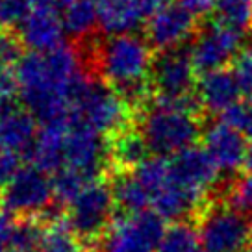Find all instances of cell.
<instances>
[{
	"label": "cell",
	"mask_w": 252,
	"mask_h": 252,
	"mask_svg": "<svg viewBox=\"0 0 252 252\" xmlns=\"http://www.w3.org/2000/svg\"><path fill=\"white\" fill-rule=\"evenodd\" d=\"M19 100L39 125L69 119L71 98L87 78L76 48L60 45L47 52H33L17 63Z\"/></svg>",
	"instance_id": "6da1fadb"
},
{
	"label": "cell",
	"mask_w": 252,
	"mask_h": 252,
	"mask_svg": "<svg viewBox=\"0 0 252 252\" xmlns=\"http://www.w3.org/2000/svg\"><path fill=\"white\" fill-rule=\"evenodd\" d=\"M152 47L134 33L108 35L104 45H96L93 62L100 78L110 84L135 111L141 113L154 98L149 72Z\"/></svg>",
	"instance_id": "7a4b0ae2"
},
{
	"label": "cell",
	"mask_w": 252,
	"mask_h": 252,
	"mask_svg": "<svg viewBox=\"0 0 252 252\" xmlns=\"http://www.w3.org/2000/svg\"><path fill=\"white\" fill-rule=\"evenodd\" d=\"M135 110L110 84L87 76L74 91L69 119L94 130L104 137H113L132 128Z\"/></svg>",
	"instance_id": "3957f363"
},
{
	"label": "cell",
	"mask_w": 252,
	"mask_h": 252,
	"mask_svg": "<svg viewBox=\"0 0 252 252\" xmlns=\"http://www.w3.org/2000/svg\"><path fill=\"white\" fill-rule=\"evenodd\" d=\"M139 130L149 143L150 152L167 158L193 147L202 134L198 115L159 104L154 98L141 111Z\"/></svg>",
	"instance_id": "277c9868"
},
{
	"label": "cell",
	"mask_w": 252,
	"mask_h": 252,
	"mask_svg": "<svg viewBox=\"0 0 252 252\" xmlns=\"http://www.w3.org/2000/svg\"><path fill=\"white\" fill-rule=\"evenodd\" d=\"M65 219L89 252L100 249L106 232L117 215V206L108 180L96 178L69 202Z\"/></svg>",
	"instance_id": "5b68a950"
},
{
	"label": "cell",
	"mask_w": 252,
	"mask_h": 252,
	"mask_svg": "<svg viewBox=\"0 0 252 252\" xmlns=\"http://www.w3.org/2000/svg\"><path fill=\"white\" fill-rule=\"evenodd\" d=\"M165 219L154 210L117 213L100 243V252H158L165 234Z\"/></svg>",
	"instance_id": "8992f818"
},
{
	"label": "cell",
	"mask_w": 252,
	"mask_h": 252,
	"mask_svg": "<svg viewBox=\"0 0 252 252\" xmlns=\"http://www.w3.org/2000/svg\"><path fill=\"white\" fill-rule=\"evenodd\" d=\"M197 219L206 252H239L251 243L252 224L249 217L219 200H212Z\"/></svg>",
	"instance_id": "52a82bcc"
},
{
	"label": "cell",
	"mask_w": 252,
	"mask_h": 252,
	"mask_svg": "<svg viewBox=\"0 0 252 252\" xmlns=\"http://www.w3.org/2000/svg\"><path fill=\"white\" fill-rule=\"evenodd\" d=\"M54 186L39 167H23L15 178L2 189L0 206L19 217H43L54 202Z\"/></svg>",
	"instance_id": "ba28073f"
},
{
	"label": "cell",
	"mask_w": 252,
	"mask_h": 252,
	"mask_svg": "<svg viewBox=\"0 0 252 252\" xmlns=\"http://www.w3.org/2000/svg\"><path fill=\"white\" fill-rule=\"evenodd\" d=\"M195 72L197 71L191 62V52L184 45L167 48V50H158L152 58L149 72L154 96L178 98L197 91Z\"/></svg>",
	"instance_id": "9c48e42d"
},
{
	"label": "cell",
	"mask_w": 252,
	"mask_h": 252,
	"mask_svg": "<svg viewBox=\"0 0 252 252\" xmlns=\"http://www.w3.org/2000/svg\"><path fill=\"white\" fill-rule=\"evenodd\" d=\"M241 48L243 30L213 21L195 37L193 45L189 47V52L195 71L202 76L208 72L224 69V65L232 63Z\"/></svg>",
	"instance_id": "30bf717a"
},
{
	"label": "cell",
	"mask_w": 252,
	"mask_h": 252,
	"mask_svg": "<svg viewBox=\"0 0 252 252\" xmlns=\"http://www.w3.org/2000/svg\"><path fill=\"white\" fill-rule=\"evenodd\" d=\"M219 173L208 150L195 145L169 156V180L206 202H210V191L217 186Z\"/></svg>",
	"instance_id": "8fae6325"
},
{
	"label": "cell",
	"mask_w": 252,
	"mask_h": 252,
	"mask_svg": "<svg viewBox=\"0 0 252 252\" xmlns=\"http://www.w3.org/2000/svg\"><path fill=\"white\" fill-rule=\"evenodd\" d=\"M197 17L188 8L178 4H169L152 13L147 24V41L156 50L182 47L195 33Z\"/></svg>",
	"instance_id": "7c38bea8"
},
{
	"label": "cell",
	"mask_w": 252,
	"mask_h": 252,
	"mask_svg": "<svg viewBox=\"0 0 252 252\" xmlns=\"http://www.w3.org/2000/svg\"><path fill=\"white\" fill-rule=\"evenodd\" d=\"M37 119L13 98L0 100V150H11L28 158L39 134Z\"/></svg>",
	"instance_id": "4fadbf2b"
},
{
	"label": "cell",
	"mask_w": 252,
	"mask_h": 252,
	"mask_svg": "<svg viewBox=\"0 0 252 252\" xmlns=\"http://www.w3.org/2000/svg\"><path fill=\"white\" fill-rule=\"evenodd\" d=\"M249 143L245 134L228 125L226 121H215L204 128V149L212 156L220 173L232 174L243 167L245 152Z\"/></svg>",
	"instance_id": "5bb4252c"
},
{
	"label": "cell",
	"mask_w": 252,
	"mask_h": 252,
	"mask_svg": "<svg viewBox=\"0 0 252 252\" xmlns=\"http://www.w3.org/2000/svg\"><path fill=\"white\" fill-rule=\"evenodd\" d=\"M19 35L26 48L33 52H47L63 45L67 32L60 11L32 8L28 17L19 26Z\"/></svg>",
	"instance_id": "9a60e30c"
},
{
	"label": "cell",
	"mask_w": 252,
	"mask_h": 252,
	"mask_svg": "<svg viewBox=\"0 0 252 252\" xmlns=\"http://www.w3.org/2000/svg\"><path fill=\"white\" fill-rule=\"evenodd\" d=\"M43 234L39 217H19L0 206V252H37Z\"/></svg>",
	"instance_id": "2e32d148"
},
{
	"label": "cell",
	"mask_w": 252,
	"mask_h": 252,
	"mask_svg": "<svg viewBox=\"0 0 252 252\" xmlns=\"http://www.w3.org/2000/svg\"><path fill=\"white\" fill-rule=\"evenodd\" d=\"M197 93L204 110L212 113H224L243 94V89L237 82L232 69H219V71L202 74L197 84Z\"/></svg>",
	"instance_id": "e0dca14e"
},
{
	"label": "cell",
	"mask_w": 252,
	"mask_h": 252,
	"mask_svg": "<svg viewBox=\"0 0 252 252\" xmlns=\"http://www.w3.org/2000/svg\"><path fill=\"white\" fill-rule=\"evenodd\" d=\"M98 28L106 35L132 33L147 19L141 0H96Z\"/></svg>",
	"instance_id": "ac0fdd59"
},
{
	"label": "cell",
	"mask_w": 252,
	"mask_h": 252,
	"mask_svg": "<svg viewBox=\"0 0 252 252\" xmlns=\"http://www.w3.org/2000/svg\"><path fill=\"white\" fill-rule=\"evenodd\" d=\"M150 154L152 152L145 135L134 126L110 137L111 171H135L149 159Z\"/></svg>",
	"instance_id": "d6986e66"
},
{
	"label": "cell",
	"mask_w": 252,
	"mask_h": 252,
	"mask_svg": "<svg viewBox=\"0 0 252 252\" xmlns=\"http://www.w3.org/2000/svg\"><path fill=\"white\" fill-rule=\"evenodd\" d=\"M111 191L119 213H139L149 210L150 195L135 171H111Z\"/></svg>",
	"instance_id": "ffe728a7"
},
{
	"label": "cell",
	"mask_w": 252,
	"mask_h": 252,
	"mask_svg": "<svg viewBox=\"0 0 252 252\" xmlns=\"http://www.w3.org/2000/svg\"><path fill=\"white\" fill-rule=\"evenodd\" d=\"M62 19L67 35L84 39L94 30V26H98L96 0H74L63 9Z\"/></svg>",
	"instance_id": "44dd1931"
},
{
	"label": "cell",
	"mask_w": 252,
	"mask_h": 252,
	"mask_svg": "<svg viewBox=\"0 0 252 252\" xmlns=\"http://www.w3.org/2000/svg\"><path fill=\"white\" fill-rule=\"evenodd\" d=\"M39 252H89L82 243L65 217H58L45 224V234L41 239Z\"/></svg>",
	"instance_id": "7402d4cb"
},
{
	"label": "cell",
	"mask_w": 252,
	"mask_h": 252,
	"mask_svg": "<svg viewBox=\"0 0 252 252\" xmlns=\"http://www.w3.org/2000/svg\"><path fill=\"white\" fill-rule=\"evenodd\" d=\"M202 241L198 228L188 220H176L165 230L158 252H200Z\"/></svg>",
	"instance_id": "603a6c76"
},
{
	"label": "cell",
	"mask_w": 252,
	"mask_h": 252,
	"mask_svg": "<svg viewBox=\"0 0 252 252\" xmlns=\"http://www.w3.org/2000/svg\"><path fill=\"white\" fill-rule=\"evenodd\" d=\"M219 202L226 204L228 208L243 215H252V173L234 176L220 189Z\"/></svg>",
	"instance_id": "cb8c5ba5"
},
{
	"label": "cell",
	"mask_w": 252,
	"mask_h": 252,
	"mask_svg": "<svg viewBox=\"0 0 252 252\" xmlns=\"http://www.w3.org/2000/svg\"><path fill=\"white\" fill-rule=\"evenodd\" d=\"M215 19L217 23L245 30L252 26V0H215Z\"/></svg>",
	"instance_id": "d4e9b609"
},
{
	"label": "cell",
	"mask_w": 252,
	"mask_h": 252,
	"mask_svg": "<svg viewBox=\"0 0 252 252\" xmlns=\"http://www.w3.org/2000/svg\"><path fill=\"white\" fill-rule=\"evenodd\" d=\"M30 11V0H0V28H19Z\"/></svg>",
	"instance_id": "484cf974"
},
{
	"label": "cell",
	"mask_w": 252,
	"mask_h": 252,
	"mask_svg": "<svg viewBox=\"0 0 252 252\" xmlns=\"http://www.w3.org/2000/svg\"><path fill=\"white\" fill-rule=\"evenodd\" d=\"M24 58V43L19 33L13 30L0 28V63L17 67V63Z\"/></svg>",
	"instance_id": "4316f807"
},
{
	"label": "cell",
	"mask_w": 252,
	"mask_h": 252,
	"mask_svg": "<svg viewBox=\"0 0 252 252\" xmlns=\"http://www.w3.org/2000/svg\"><path fill=\"white\" fill-rule=\"evenodd\" d=\"M232 71L247 96H252V43L243 48L232 60Z\"/></svg>",
	"instance_id": "83f0119b"
},
{
	"label": "cell",
	"mask_w": 252,
	"mask_h": 252,
	"mask_svg": "<svg viewBox=\"0 0 252 252\" xmlns=\"http://www.w3.org/2000/svg\"><path fill=\"white\" fill-rule=\"evenodd\" d=\"M220 119L237 128L239 132H243L245 135L252 137V98L249 96V100L236 102L220 115Z\"/></svg>",
	"instance_id": "f1b7e54d"
},
{
	"label": "cell",
	"mask_w": 252,
	"mask_h": 252,
	"mask_svg": "<svg viewBox=\"0 0 252 252\" xmlns=\"http://www.w3.org/2000/svg\"><path fill=\"white\" fill-rule=\"evenodd\" d=\"M23 156L11 150H0V189H4L9 182L15 178V174L23 169L21 165Z\"/></svg>",
	"instance_id": "f546056e"
},
{
	"label": "cell",
	"mask_w": 252,
	"mask_h": 252,
	"mask_svg": "<svg viewBox=\"0 0 252 252\" xmlns=\"http://www.w3.org/2000/svg\"><path fill=\"white\" fill-rule=\"evenodd\" d=\"M19 96V76L11 65L0 63V100H9Z\"/></svg>",
	"instance_id": "4dcf8cb0"
},
{
	"label": "cell",
	"mask_w": 252,
	"mask_h": 252,
	"mask_svg": "<svg viewBox=\"0 0 252 252\" xmlns=\"http://www.w3.org/2000/svg\"><path fill=\"white\" fill-rule=\"evenodd\" d=\"M184 8H188L195 17L208 15L215 8V0H180Z\"/></svg>",
	"instance_id": "1f68e13d"
},
{
	"label": "cell",
	"mask_w": 252,
	"mask_h": 252,
	"mask_svg": "<svg viewBox=\"0 0 252 252\" xmlns=\"http://www.w3.org/2000/svg\"><path fill=\"white\" fill-rule=\"evenodd\" d=\"M143 8H145V11H147V15H152V13H156L158 9L165 8V6H169L171 4V0H141Z\"/></svg>",
	"instance_id": "d6a6232c"
},
{
	"label": "cell",
	"mask_w": 252,
	"mask_h": 252,
	"mask_svg": "<svg viewBox=\"0 0 252 252\" xmlns=\"http://www.w3.org/2000/svg\"><path fill=\"white\" fill-rule=\"evenodd\" d=\"M243 169L247 171V173H252V137H251V143H249V147H247V152H245Z\"/></svg>",
	"instance_id": "836d02e7"
},
{
	"label": "cell",
	"mask_w": 252,
	"mask_h": 252,
	"mask_svg": "<svg viewBox=\"0 0 252 252\" xmlns=\"http://www.w3.org/2000/svg\"><path fill=\"white\" fill-rule=\"evenodd\" d=\"M239 252H252V243H247Z\"/></svg>",
	"instance_id": "e575fe53"
},
{
	"label": "cell",
	"mask_w": 252,
	"mask_h": 252,
	"mask_svg": "<svg viewBox=\"0 0 252 252\" xmlns=\"http://www.w3.org/2000/svg\"><path fill=\"white\" fill-rule=\"evenodd\" d=\"M251 98H252V96H251Z\"/></svg>",
	"instance_id": "d590c367"
}]
</instances>
